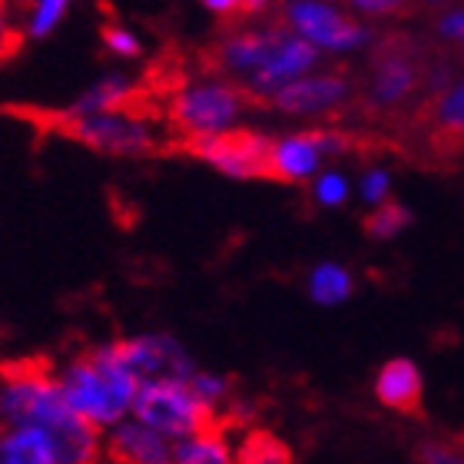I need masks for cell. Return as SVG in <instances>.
Instances as JSON below:
<instances>
[{
	"mask_svg": "<svg viewBox=\"0 0 464 464\" xmlns=\"http://www.w3.org/2000/svg\"><path fill=\"white\" fill-rule=\"evenodd\" d=\"M103 464H173L176 445L143 421L126 418L123 425L103 435Z\"/></svg>",
	"mask_w": 464,
	"mask_h": 464,
	"instance_id": "cell-13",
	"label": "cell"
},
{
	"mask_svg": "<svg viewBox=\"0 0 464 464\" xmlns=\"http://www.w3.org/2000/svg\"><path fill=\"white\" fill-rule=\"evenodd\" d=\"M428 70L408 40H385L372 60L365 100L372 110H401L425 87Z\"/></svg>",
	"mask_w": 464,
	"mask_h": 464,
	"instance_id": "cell-8",
	"label": "cell"
},
{
	"mask_svg": "<svg viewBox=\"0 0 464 464\" xmlns=\"http://www.w3.org/2000/svg\"><path fill=\"white\" fill-rule=\"evenodd\" d=\"M7 431V415H4V401H0V435Z\"/></svg>",
	"mask_w": 464,
	"mask_h": 464,
	"instance_id": "cell-32",
	"label": "cell"
},
{
	"mask_svg": "<svg viewBox=\"0 0 464 464\" xmlns=\"http://www.w3.org/2000/svg\"><path fill=\"white\" fill-rule=\"evenodd\" d=\"M67 130L80 143L107 156H150L163 150L169 140L163 116H153L143 107L113 110V113L67 120Z\"/></svg>",
	"mask_w": 464,
	"mask_h": 464,
	"instance_id": "cell-4",
	"label": "cell"
},
{
	"mask_svg": "<svg viewBox=\"0 0 464 464\" xmlns=\"http://www.w3.org/2000/svg\"><path fill=\"white\" fill-rule=\"evenodd\" d=\"M236 464H292V448L279 435L252 428L236 441Z\"/></svg>",
	"mask_w": 464,
	"mask_h": 464,
	"instance_id": "cell-18",
	"label": "cell"
},
{
	"mask_svg": "<svg viewBox=\"0 0 464 464\" xmlns=\"http://www.w3.org/2000/svg\"><path fill=\"white\" fill-rule=\"evenodd\" d=\"M0 464H60V455L37 428H7L0 435Z\"/></svg>",
	"mask_w": 464,
	"mask_h": 464,
	"instance_id": "cell-16",
	"label": "cell"
},
{
	"mask_svg": "<svg viewBox=\"0 0 464 464\" xmlns=\"http://www.w3.org/2000/svg\"><path fill=\"white\" fill-rule=\"evenodd\" d=\"M0 401L7 428H37L53 441L60 464L103 461V431L83 421L67 405L53 368L44 362L0 365Z\"/></svg>",
	"mask_w": 464,
	"mask_h": 464,
	"instance_id": "cell-1",
	"label": "cell"
},
{
	"mask_svg": "<svg viewBox=\"0 0 464 464\" xmlns=\"http://www.w3.org/2000/svg\"><path fill=\"white\" fill-rule=\"evenodd\" d=\"M103 47L116 60H136L143 53V40H140V34L133 27H126V24H107L103 27Z\"/></svg>",
	"mask_w": 464,
	"mask_h": 464,
	"instance_id": "cell-24",
	"label": "cell"
},
{
	"mask_svg": "<svg viewBox=\"0 0 464 464\" xmlns=\"http://www.w3.org/2000/svg\"><path fill=\"white\" fill-rule=\"evenodd\" d=\"M421 464H464L461 445H445V441H428L418 451Z\"/></svg>",
	"mask_w": 464,
	"mask_h": 464,
	"instance_id": "cell-27",
	"label": "cell"
},
{
	"mask_svg": "<svg viewBox=\"0 0 464 464\" xmlns=\"http://www.w3.org/2000/svg\"><path fill=\"white\" fill-rule=\"evenodd\" d=\"M136 97H140L136 80L120 73V70H113V73H103V77L93 80V83L70 103L67 120H87V116L113 113V110H130V107H136Z\"/></svg>",
	"mask_w": 464,
	"mask_h": 464,
	"instance_id": "cell-14",
	"label": "cell"
},
{
	"mask_svg": "<svg viewBox=\"0 0 464 464\" xmlns=\"http://www.w3.org/2000/svg\"><path fill=\"white\" fill-rule=\"evenodd\" d=\"M173 464H236V441L226 435V425L206 428L199 435L176 441Z\"/></svg>",
	"mask_w": 464,
	"mask_h": 464,
	"instance_id": "cell-17",
	"label": "cell"
},
{
	"mask_svg": "<svg viewBox=\"0 0 464 464\" xmlns=\"http://www.w3.org/2000/svg\"><path fill=\"white\" fill-rule=\"evenodd\" d=\"M70 14V4L67 0H34L20 20V34H27L30 40H44V37H53L57 27L67 20Z\"/></svg>",
	"mask_w": 464,
	"mask_h": 464,
	"instance_id": "cell-21",
	"label": "cell"
},
{
	"mask_svg": "<svg viewBox=\"0 0 464 464\" xmlns=\"http://www.w3.org/2000/svg\"><path fill=\"white\" fill-rule=\"evenodd\" d=\"M53 375L67 405L103 435L133 418L136 395L143 388V382L120 358L116 342L70 355L63 365L53 368Z\"/></svg>",
	"mask_w": 464,
	"mask_h": 464,
	"instance_id": "cell-2",
	"label": "cell"
},
{
	"mask_svg": "<svg viewBox=\"0 0 464 464\" xmlns=\"http://www.w3.org/2000/svg\"><path fill=\"white\" fill-rule=\"evenodd\" d=\"M431 126L438 140L464 143V80L438 93V100L431 103Z\"/></svg>",
	"mask_w": 464,
	"mask_h": 464,
	"instance_id": "cell-19",
	"label": "cell"
},
{
	"mask_svg": "<svg viewBox=\"0 0 464 464\" xmlns=\"http://www.w3.org/2000/svg\"><path fill=\"white\" fill-rule=\"evenodd\" d=\"M116 352L140 382H189L199 372L183 342L169 332H143L130 339H116Z\"/></svg>",
	"mask_w": 464,
	"mask_h": 464,
	"instance_id": "cell-11",
	"label": "cell"
},
{
	"mask_svg": "<svg viewBox=\"0 0 464 464\" xmlns=\"http://www.w3.org/2000/svg\"><path fill=\"white\" fill-rule=\"evenodd\" d=\"M203 10L216 14V17H249V10L246 4H236V0H206Z\"/></svg>",
	"mask_w": 464,
	"mask_h": 464,
	"instance_id": "cell-30",
	"label": "cell"
},
{
	"mask_svg": "<svg viewBox=\"0 0 464 464\" xmlns=\"http://www.w3.org/2000/svg\"><path fill=\"white\" fill-rule=\"evenodd\" d=\"M438 37L448 40V44H461L464 47V10H448L438 17Z\"/></svg>",
	"mask_w": 464,
	"mask_h": 464,
	"instance_id": "cell-28",
	"label": "cell"
},
{
	"mask_svg": "<svg viewBox=\"0 0 464 464\" xmlns=\"http://www.w3.org/2000/svg\"><path fill=\"white\" fill-rule=\"evenodd\" d=\"M408 219H411V213H408L405 206L388 199V203L375 206L365 216V236H372V239H392V236H398V232L405 229Z\"/></svg>",
	"mask_w": 464,
	"mask_h": 464,
	"instance_id": "cell-22",
	"label": "cell"
},
{
	"mask_svg": "<svg viewBox=\"0 0 464 464\" xmlns=\"http://www.w3.org/2000/svg\"><path fill=\"white\" fill-rule=\"evenodd\" d=\"M282 37H285L282 20H242L226 30L213 47V73L249 90L252 80L259 77L272 60Z\"/></svg>",
	"mask_w": 464,
	"mask_h": 464,
	"instance_id": "cell-6",
	"label": "cell"
},
{
	"mask_svg": "<svg viewBox=\"0 0 464 464\" xmlns=\"http://www.w3.org/2000/svg\"><path fill=\"white\" fill-rule=\"evenodd\" d=\"M352 97H355L352 80L339 70H332V73H309V77L295 80L292 87L269 100V107L285 116H332L342 113Z\"/></svg>",
	"mask_w": 464,
	"mask_h": 464,
	"instance_id": "cell-12",
	"label": "cell"
},
{
	"mask_svg": "<svg viewBox=\"0 0 464 464\" xmlns=\"http://www.w3.org/2000/svg\"><path fill=\"white\" fill-rule=\"evenodd\" d=\"M133 418L143 421L146 428L160 431L169 441H183L193 438L206 428L223 425V418L216 415L213 408L199 401L189 382H146L136 395Z\"/></svg>",
	"mask_w": 464,
	"mask_h": 464,
	"instance_id": "cell-5",
	"label": "cell"
},
{
	"mask_svg": "<svg viewBox=\"0 0 464 464\" xmlns=\"http://www.w3.org/2000/svg\"><path fill=\"white\" fill-rule=\"evenodd\" d=\"M279 20L295 37H302L315 50H325V53H352L372 40L362 20L348 17L342 7L322 4V0H292L282 7Z\"/></svg>",
	"mask_w": 464,
	"mask_h": 464,
	"instance_id": "cell-7",
	"label": "cell"
},
{
	"mask_svg": "<svg viewBox=\"0 0 464 464\" xmlns=\"http://www.w3.org/2000/svg\"><path fill=\"white\" fill-rule=\"evenodd\" d=\"M352 289H355V279L339 262H322L309 276V295L319 305H342L352 295Z\"/></svg>",
	"mask_w": 464,
	"mask_h": 464,
	"instance_id": "cell-20",
	"label": "cell"
},
{
	"mask_svg": "<svg viewBox=\"0 0 464 464\" xmlns=\"http://www.w3.org/2000/svg\"><path fill=\"white\" fill-rule=\"evenodd\" d=\"M189 388L199 395V401H206V405L213 408L216 415H223L226 405H229V398H232V382H229V378L216 375V372H203V368L189 378Z\"/></svg>",
	"mask_w": 464,
	"mask_h": 464,
	"instance_id": "cell-23",
	"label": "cell"
},
{
	"mask_svg": "<svg viewBox=\"0 0 464 464\" xmlns=\"http://www.w3.org/2000/svg\"><path fill=\"white\" fill-rule=\"evenodd\" d=\"M186 150L232 179H269V153L272 140L256 130H232V133L213 136V140H196L186 143Z\"/></svg>",
	"mask_w": 464,
	"mask_h": 464,
	"instance_id": "cell-10",
	"label": "cell"
},
{
	"mask_svg": "<svg viewBox=\"0 0 464 464\" xmlns=\"http://www.w3.org/2000/svg\"><path fill=\"white\" fill-rule=\"evenodd\" d=\"M312 199L322 206V209H335L348 199V179L339 169H325V173L315 176L312 183Z\"/></svg>",
	"mask_w": 464,
	"mask_h": 464,
	"instance_id": "cell-25",
	"label": "cell"
},
{
	"mask_svg": "<svg viewBox=\"0 0 464 464\" xmlns=\"http://www.w3.org/2000/svg\"><path fill=\"white\" fill-rule=\"evenodd\" d=\"M352 136L339 130H302L272 140L269 153V179L276 183H309L322 169L325 156H339L352 150Z\"/></svg>",
	"mask_w": 464,
	"mask_h": 464,
	"instance_id": "cell-9",
	"label": "cell"
},
{
	"mask_svg": "<svg viewBox=\"0 0 464 464\" xmlns=\"http://www.w3.org/2000/svg\"><path fill=\"white\" fill-rule=\"evenodd\" d=\"M17 40H20V27L14 24V17L7 14V7L0 4V60L7 57L14 47H17Z\"/></svg>",
	"mask_w": 464,
	"mask_h": 464,
	"instance_id": "cell-29",
	"label": "cell"
},
{
	"mask_svg": "<svg viewBox=\"0 0 464 464\" xmlns=\"http://www.w3.org/2000/svg\"><path fill=\"white\" fill-rule=\"evenodd\" d=\"M355 10H362V14H395L398 4H372V0H358Z\"/></svg>",
	"mask_w": 464,
	"mask_h": 464,
	"instance_id": "cell-31",
	"label": "cell"
},
{
	"mask_svg": "<svg viewBox=\"0 0 464 464\" xmlns=\"http://www.w3.org/2000/svg\"><path fill=\"white\" fill-rule=\"evenodd\" d=\"M358 193L372 206L388 203V199H392V176H388V169H382V166L368 169V173L362 176V183H358Z\"/></svg>",
	"mask_w": 464,
	"mask_h": 464,
	"instance_id": "cell-26",
	"label": "cell"
},
{
	"mask_svg": "<svg viewBox=\"0 0 464 464\" xmlns=\"http://www.w3.org/2000/svg\"><path fill=\"white\" fill-rule=\"evenodd\" d=\"M249 103L252 97L239 83L209 70V73L186 77L176 87H169L163 103V123L186 146L239 130Z\"/></svg>",
	"mask_w": 464,
	"mask_h": 464,
	"instance_id": "cell-3",
	"label": "cell"
},
{
	"mask_svg": "<svg viewBox=\"0 0 464 464\" xmlns=\"http://www.w3.org/2000/svg\"><path fill=\"white\" fill-rule=\"evenodd\" d=\"M421 395H425V385H421V372H418L415 362L392 358L382 365L375 378V398L382 405L392 408V411H401V415H418Z\"/></svg>",
	"mask_w": 464,
	"mask_h": 464,
	"instance_id": "cell-15",
	"label": "cell"
}]
</instances>
